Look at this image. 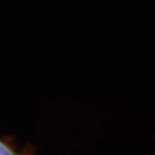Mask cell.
Wrapping results in <instances>:
<instances>
[{
	"instance_id": "1",
	"label": "cell",
	"mask_w": 155,
	"mask_h": 155,
	"mask_svg": "<svg viewBox=\"0 0 155 155\" xmlns=\"http://www.w3.org/2000/svg\"><path fill=\"white\" fill-rule=\"evenodd\" d=\"M0 155H23L18 153L10 145L5 143L0 140Z\"/></svg>"
}]
</instances>
